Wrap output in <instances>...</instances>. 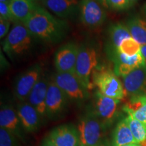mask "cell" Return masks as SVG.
Listing matches in <instances>:
<instances>
[{"instance_id": "cell-1", "label": "cell", "mask_w": 146, "mask_h": 146, "mask_svg": "<svg viewBox=\"0 0 146 146\" xmlns=\"http://www.w3.org/2000/svg\"><path fill=\"white\" fill-rule=\"evenodd\" d=\"M35 39L49 44L62 40L68 31V24L40 5L23 24Z\"/></svg>"}, {"instance_id": "cell-2", "label": "cell", "mask_w": 146, "mask_h": 146, "mask_svg": "<svg viewBox=\"0 0 146 146\" xmlns=\"http://www.w3.org/2000/svg\"><path fill=\"white\" fill-rule=\"evenodd\" d=\"M35 39L22 23H16L3 42V50L10 58H19L28 52Z\"/></svg>"}, {"instance_id": "cell-3", "label": "cell", "mask_w": 146, "mask_h": 146, "mask_svg": "<svg viewBox=\"0 0 146 146\" xmlns=\"http://www.w3.org/2000/svg\"><path fill=\"white\" fill-rule=\"evenodd\" d=\"M92 74V83L98 88L104 96L121 100L127 96L125 87L114 70L102 67L94 70Z\"/></svg>"}, {"instance_id": "cell-4", "label": "cell", "mask_w": 146, "mask_h": 146, "mask_svg": "<svg viewBox=\"0 0 146 146\" xmlns=\"http://www.w3.org/2000/svg\"><path fill=\"white\" fill-rule=\"evenodd\" d=\"M98 53L95 47L83 44L79 46L74 74L87 89L93 87L91 74L98 65Z\"/></svg>"}, {"instance_id": "cell-5", "label": "cell", "mask_w": 146, "mask_h": 146, "mask_svg": "<svg viewBox=\"0 0 146 146\" xmlns=\"http://www.w3.org/2000/svg\"><path fill=\"white\" fill-rule=\"evenodd\" d=\"M104 126L93 112L84 116L78 123L81 145L83 146H95L101 141L102 131Z\"/></svg>"}, {"instance_id": "cell-6", "label": "cell", "mask_w": 146, "mask_h": 146, "mask_svg": "<svg viewBox=\"0 0 146 146\" xmlns=\"http://www.w3.org/2000/svg\"><path fill=\"white\" fill-rule=\"evenodd\" d=\"M52 78L68 99L83 101L89 97L88 89L82 85L74 73L56 72Z\"/></svg>"}, {"instance_id": "cell-7", "label": "cell", "mask_w": 146, "mask_h": 146, "mask_svg": "<svg viewBox=\"0 0 146 146\" xmlns=\"http://www.w3.org/2000/svg\"><path fill=\"white\" fill-rule=\"evenodd\" d=\"M105 9L98 0H81L79 14L82 24L89 29L101 27L107 17Z\"/></svg>"}, {"instance_id": "cell-8", "label": "cell", "mask_w": 146, "mask_h": 146, "mask_svg": "<svg viewBox=\"0 0 146 146\" xmlns=\"http://www.w3.org/2000/svg\"><path fill=\"white\" fill-rule=\"evenodd\" d=\"M41 64H35L18 76L14 86V95L18 100L25 102L43 74Z\"/></svg>"}, {"instance_id": "cell-9", "label": "cell", "mask_w": 146, "mask_h": 146, "mask_svg": "<svg viewBox=\"0 0 146 146\" xmlns=\"http://www.w3.org/2000/svg\"><path fill=\"white\" fill-rule=\"evenodd\" d=\"M68 99V96L56 85L52 77L51 78L45 100L47 116L54 118L62 114L66 108Z\"/></svg>"}, {"instance_id": "cell-10", "label": "cell", "mask_w": 146, "mask_h": 146, "mask_svg": "<svg viewBox=\"0 0 146 146\" xmlns=\"http://www.w3.org/2000/svg\"><path fill=\"white\" fill-rule=\"evenodd\" d=\"M79 46L75 43H66L56 51L54 64L58 72L74 73Z\"/></svg>"}, {"instance_id": "cell-11", "label": "cell", "mask_w": 146, "mask_h": 146, "mask_svg": "<svg viewBox=\"0 0 146 146\" xmlns=\"http://www.w3.org/2000/svg\"><path fill=\"white\" fill-rule=\"evenodd\" d=\"M120 100L104 96L97 91L95 99V109L93 112L98 116L104 127L112 123L116 117Z\"/></svg>"}, {"instance_id": "cell-12", "label": "cell", "mask_w": 146, "mask_h": 146, "mask_svg": "<svg viewBox=\"0 0 146 146\" xmlns=\"http://www.w3.org/2000/svg\"><path fill=\"white\" fill-rule=\"evenodd\" d=\"M123 85L131 97L146 95V64L123 77Z\"/></svg>"}, {"instance_id": "cell-13", "label": "cell", "mask_w": 146, "mask_h": 146, "mask_svg": "<svg viewBox=\"0 0 146 146\" xmlns=\"http://www.w3.org/2000/svg\"><path fill=\"white\" fill-rule=\"evenodd\" d=\"M57 146H80L78 131L70 125H61L51 131L48 137Z\"/></svg>"}, {"instance_id": "cell-14", "label": "cell", "mask_w": 146, "mask_h": 146, "mask_svg": "<svg viewBox=\"0 0 146 146\" xmlns=\"http://www.w3.org/2000/svg\"><path fill=\"white\" fill-rule=\"evenodd\" d=\"M50 80L47 74L43 73L28 98L29 103L37 110L41 116L46 115L45 100Z\"/></svg>"}, {"instance_id": "cell-15", "label": "cell", "mask_w": 146, "mask_h": 146, "mask_svg": "<svg viewBox=\"0 0 146 146\" xmlns=\"http://www.w3.org/2000/svg\"><path fill=\"white\" fill-rule=\"evenodd\" d=\"M43 6L60 18H68L79 10L78 0H41Z\"/></svg>"}, {"instance_id": "cell-16", "label": "cell", "mask_w": 146, "mask_h": 146, "mask_svg": "<svg viewBox=\"0 0 146 146\" xmlns=\"http://www.w3.org/2000/svg\"><path fill=\"white\" fill-rule=\"evenodd\" d=\"M17 113L22 127L27 131L33 132L38 129L41 116L30 103L22 102L18 106Z\"/></svg>"}, {"instance_id": "cell-17", "label": "cell", "mask_w": 146, "mask_h": 146, "mask_svg": "<svg viewBox=\"0 0 146 146\" xmlns=\"http://www.w3.org/2000/svg\"><path fill=\"white\" fill-rule=\"evenodd\" d=\"M8 5L16 23L22 24L25 23L39 5L32 0H10Z\"/></svg>"}, {"instance_id": "cell-18", "label": "cell", "mask_w": 146, "mask_h": 146, "mask_svg": "<svg viewBox=\"0 0 146 146\" xmlns=\"http://www.w3.org/2000/svg\"><path fill=\"white\" fill-rule=\"evenodd\" d=\"M21 123L18 117L17 110L10 106H3L0 110V126L1 128L7 129L13 133L20 134V127Z\"/></svg>"}, {"instance_id": "cell-19", "label": "cell", "mask_w": 146, "mask_h": 146, "mask_svg": "<svg viewBox=\"0 0 146 146\" xmlns=\"http://www.w3.org/2000/svg\"><path fill=\"white\" fill-rule=\"evenodd\" d=\"M123 110L146 125V95L131 97L123 106Z\"/></svg>"}, {"instance_id": "cell-20", "label": "cell", "mask_w": 146, "mask_h": 146, "mask_svg": "<svg viewBox=\"0 0 146 146\" xmlns=\"http://www.w3.org/2000/svg\"><path fill=\"white\" fill-rule=\"evenodd\" d=\"M110 49L109 52L116 50L124 40L132 37L127 25L123 23L112 24L108 30Z\"/></svg>"}, {"instance_id": "cell-21", "label": "cell", "mask_w": 146, "mask_h": 146, "mask_svg": "<svg viewBox=\"0 0 146 146\" xmlns=\"http://www.w3.org/2000/svg\"><path fill=\"white\" fill-rule=\"evenodd\" d=\"M130 143H137L126 118L117 124L113 134L112 146H123Z\"/></svg>"}, {"instance_id": "cell-22", "label": "cell", "mask_w": 146, "mask_h": 146, "mask_svg": "<svg viewBox=\"0 0 146 146\" xmlns=\"http://www.w3.org/2000/svg\"><path fill=\"white\" fill-rule=\"evenodd\" d=\"M126 25L133 39L141 45H146V20L139 16H133Z\"/></svg>"}, {"instance_id": "cell-23", "label": "cell", "mask_w": 146, "mask_h": 146, "mask_svg": "<svg viewBox=\"0 0 146 146\" xmlns=\"http://www.w3.org/2000/svg\"><path fill=\"white\" fill-rule=\"evenodd\" d=\"M110 57L114 64L120 63L131 66L135 69L141 68L145 65V60L141 52L133 56H128L127 55L116 52H109Z\"/></svg>"}, {"instance_id": "cell-24", "label": "cell", "mask_w": 146, "mask_h": 146, "mask_svg": "<svg viewBox=\"0 0 146 146\" xmlns=\"http://www.w3.org/2000/svg\"><path fill=\"white\" fill-rule=\"evenodd\" d=\"M126 119L137 143L141 144L142 146H146V125L131 115H128Z\"/></svg>"}, {"instance_id": "cell-25", "label": "cell", "mask_w": 146, "mask_h": 146, "mask_svg": "<svg viewBox=\"0 0 146 146\" xmlns=\"http://www.w3.org/2000/svg\"><path fill=\"white\" fill-rule=\"evenodd\" d=\"M141 45L138 42H137L133 37H130L124 40L116 50L112 52L121 53L128 56H133L141 52Z\"/></svg>"}, {"instance_id": "cell-26", "label": "cell", "mask_w": 146, "mask_h": 146, "mask_svg": "<svg viewBox=\"0 0 146 146\" xmlns=\"http://www.w3.org/2000/svg\"><path fill=\"white\" fill-rule=\"evenodd\" d=\"M0 146H19L15 135L7 130L1 128L0 129Z\"/></svg>"}, {"instance_id": "cell-27", "label": "cell", "mask_w": 146, "mask_h": 146, "mask_svg": "<svg viewBox=\"0 0 146 146\" xmlns=\"http://www.w3.org/2000/svg\"><path fill=\"white\" fill-rule=\"evenodd\" d=\"M109 8L112 10L122 11L131 8L129 0H108Z\"/></svg>"}, {"instance_id": "cell-28", "label": "cell", "mask_w": 146, "mask_h": 146, "mask_svg": "<svg viewBox=\"0 0 146 146\" xmlns=\"http://www.w3.org/2000/svg\"><path fill=\"white\" fill-rule=\"evenodd\" d=\"M0 18L8 20L16 24L8 3L0 2Z\"/></svg>"}, {"instance_id": "cell-29", "label": "cell", "mask_w": 146, "mask_h": 146, "mask_svg": "<svg viewBox=\"0 0 146 146\" xmlns=\"http://www.w3.org/2000/svg\"><path fill=\"white\" fill-rule=\"evenodd\" d=\"M12 22L8 20L0 18V38L2 39L9 33V29Z\"/></svg>"}, {"instance_id": "cell-30", "label": "cell", "mask_w": 146, "mask_h": 146, "mask_svg": "<svg viewBox=\"0 0 146 146\" xmlns=\"http://www.w3.org/2000/svg\"><path fill=\"white\" fill-rule=\"evenodd\" d=\"M42 146H57L49 137L45 139L42 143Z\"/></svg>"}, {"instance_id": "cell-31", "label": "cell", "mask_w": 146, "mask_h": 146, "mask_svg": "<svg viewBox=\"0 0 146 146\" xmlns=\"http://www.w3.org/2000/svg\"><path fill=\"white\" fill-rule=\"evenodd\" d=\"M141 54L143 55V58H145V64H146V45H141Z\"/></svg>"}, {"instance_id": "cell-32", "label": "cell", "mask_w": 146, "mask_h": 146, "mask_svg": "<svg viewBox=\"0 0 146 146\" xmlns=\"http://www.w3.org/2000/svg\"><path fill=\"white\" fill-rule=\"evenodd\" d=\"M98 1H99L105 8H109L108 3V0H98Z\"/></svg>"}, {"instance_id": "cell-33", "label": "cell", "mask_w": 146, "mask_h": 146, "mask_svg": "<svg viewBox=\"0 0 146 146\" xmlns=\"http://www.w3.org/2000/svg\"><path fill=\"white\" fill-rule=\"evenodd\" d=\"M141 12H142V14H143L144 17H145V19L146 20V3H145L143 5H142Z\"/></svg>"}, {"instance_id": "cell-34", "label": "cell", "mask_w": 146, "mask_h": 146, "mask_svg": "<svg viewBox=\"0 0 146 146\" xmlns=\"http://www.w3.org/2000/svg\"><path fill=\"white\" fill-rule=\"evenodd\" d=\"M138 1H139V0H129L131 7H133L134 5H135L136 3H137Z\"/></svg>"}, {"instance_id": "cell-35", "label": "cell", "mask_w": 146, "mask_h": 146, "mask_svg": "<svg viewBox=\"0 0 146 146\" xmlns=\"http://www.w3.org/2000/svg\"><path fill=\"white\" fill-rule=\"evenodd\" d=\"M123 146H142L141 144L139 143H130V144H127V145H123Z\"/></svg>"}, {"instance_id": "cell-36", "label": "cell", "mask_w": 146, "mask_h": 146, "mask_svg": "<svg viewBox=\"0 0 146 146\" xmlns=\"http://www.w3.org/2000/svg\"><path fill=\"white\" fill-rule=\"evenodd\" d=\"M95 146H108V145H106V143H104V142L100 141L99 143L97 144V145H95Z\"/></svg>"}, {"instance_id": "cell-37", "label": "cell", "mask_w": 146, "mask_h": 146, "mask_svg": "<svg viewBox=\"0 0 146 146\" xmlns=\"http://www.w3.org/2000/svg\"><path fill=\"white\" fill-rule=\"evenodd\" d=\"M10 0H0V2H2V3H8L9 4L10 3Z\"/></svg>"}, {"instance_id": "cell-38", "label": "cell", "mask_w": 146, "mask_h": 146, "mask_svg": "<svg viewBox=\"0 0 146 146\" xmlns=\"http://www.w3.org/2000/svg\"><path fill=\"white\" fill-rule=\"evenodd\" d=\"M32 1H35V2H37V1H41V0H32Z\"/></svg>"}, {"instance_id": "cell-39", "label": "cell", "mask_w": 146, "mask_h": 146, "mask_svg": "<svg viewBox=\"0 0 146 146\" xmlns=\"http://www.w3.org/2000/svg\"><path fill=\"white\" fill-rule=\"evenodd\" d=\"M80 146H83V145H80Z\"/></svg>"}]
</instances>
